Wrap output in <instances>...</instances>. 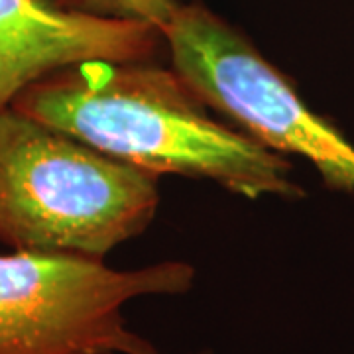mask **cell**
<instances>
[{"label":"cell","instance_id":"cell-1","mask_svg":"<svg viewBox=\"0 0 354 354\" xmlns=\"http://www.w3.org/2000/svg\"><path fill=\"white\" fill-rule=\"evenodd\" d=\"M14 111L156 176L211 179L248 199L299 197L290 164L209 106L176 69L156 62H83L39 79Z\"/></svg>","mask_w":354,"mask_h":354},{"label":"cell","instance_id":"cell-2","mask_svg":"<svg viewBox=\"0 0 354 354\" xmlns=\"http://www.w3.org/2000/svg\"><path fill=\"white\" fill-rule=\"evenodd\" d=\"M158 177L8 106L0 111V244L102 260L152 223Z\"/></svg>","mask_w":354,"mask_h":354},{"label":"cell","instance_id":"cell-3","mask_svg":"<svg viewBox=\"0 0 354 354\" xmlns=\"http://www.w3.org/2000/svg\"><path fill=\"white\" fill-rule=\"evenodd\" d=\"M185 262L120 272L77 254H0V354H164L128 329L122 307L189 290Z\"/></svg>","mask_w":354,"mask_h":354},{"label":"cell","instance_id":"cell-4","mask_svg":"<svg viewBox=\"0 0 354 354\" xmlns=\"http://www.w3.org/2000/svg\"><path fill=\"white\" fill-rule=\"evenodd\" d=\"M164 36L174 69L209 109L268 150L309 160L330 189L354 193L353 144L250 39L199 2H185Z\"/></svg>","mask_w":354,"mask_h":354},{"label":"cell","instance_id":"cell-5","mask_svg":"<svg viewBox=\"0 0 354 354\" xmlns=\"http://www.w3.org/2000/svg\"><path fill=\"white\" fill-rule=\"evenodd\" d=\"M164 48V32L153 24L71 12L51 0H0V111L69 65L156 62Z\"/></svg>","mask_w":354,"mask_h":354},{"label":"cell","instance_id":"cell-6","mask_svg":"<svg viewBox=\"0 0 354 354\" xmlns=\"http://www.w3.org/2000/svg\"><path fill=\"white\" fill-rule=\"evenodd\" d=\"M55 6L71 12L113 18V20H130L158 26L162 32L185 0H51Z\"/></svg>","mask_w":354,"mask_h":354},{"label":"cell","instance_id":"cell-7","mask_svg":"<svg viewBox=\"0 0 354 354\" xmlns=\"http://www.w3.org/2000/svg\"><path fill=\"white\" fill-rule=\"evenodd\" d=\"M197 354H207V353H197Z\"/></svg>","mask_w":354,"mask_h":354}]
</instances>
